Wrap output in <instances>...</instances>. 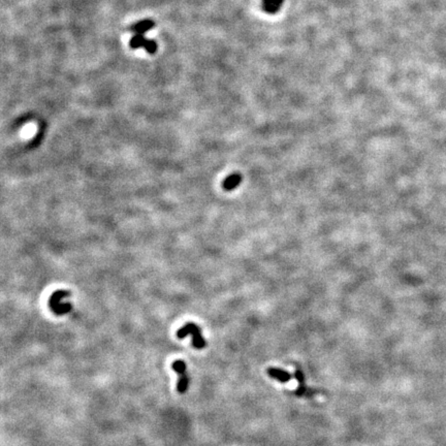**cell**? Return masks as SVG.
I'll list each match as a JSON object with an SVG mask.
<instances>
[{
  "instance_id": "obj_1",
  "label": "cell",
  "mask_w": 446,
  "mask_h": 446,
  "mask_svg": "<svg viewBox=\"0 0 446 446\" xmlns=\"http://www.w3.org/2000/svg\"><path fill=\"white\" fill-rule=\"evenodd\" d=\"M187 335H192L193 340H192V345L196 349H203L206 346V341L204 340L203 336H201V330L200 327L194 323H187L183 327L180 328L177 333V337L180 339L185 338Z\"/></svg>"
},
{
  "instance_id": "obj_2",
  "label": "cell",
  "mask_w": 446,
  "mask_h": 446,
  "mask_svg": "<svg viewBox=\"0 0 446 446\" xmlns=\"http://www.w3.org/2000/svg\"><path fill=\"white\" fill-rule=\"evenodd\" d=\"M70 292L67 290H58L53 293L49 300V306L51 310L57 315H63L68 313L71 310V305L69 303L61 304V300L66 296H69Z\"/></svg>"
},
{
  "instance_id": "obj_3",
  "label": "cell",
  "mask_w": 446,
  "mask_h": 446,
  "mask_svg": "<svg viewBox=\"0 0 446 446\" xmlns=\"http://www.w3.org/2000/svg\"><path fill=\"white\" fill-rule=\"evenodd\" d=\"M173 369L179 374V382H178V391L180 394H184L188 386V378L186 375V365L183 360H176L172 365Z\"/></svg>"
},
{
  "instance_id": "obj_4",
  "label": "cell",
  "mask_w": 446,
  "mask_h": 446,
  "mask_svg": "<svg viewBox=\"0 0 446 446\" xmlns=\"http://www.w3.org/2000/svg\"><path fill=\"white\" fill-rule=\"evenodd\" d=\"M242 175L240 173H233L225 178L224 181L222 183V187L226 191H231L236 189L242 182Z\"/></svg>"
},
{
  "instance_id": "obj_5",
  "label": "cell",
  "mask_w": 446,
  "mask_h": 446,
  "mask_svg": "<svg viewBox=\"0 0 446 446\" xmlns=\"http://www.w3.org/2000/svg\"><path fill=\"white\" fill-rule=\"evenodd\" d=\"M268 374L272 377L277 379L280 382H283V383H286V382H289L291 379V374L288 373L287 371L281 370L278 368H269L268 369Z\"/></svg>"
},
{
  "instance_id": "obj_6",
  "label": "cell",
  "mask_w": 446,
  "mask_h": 446,
  "mask_svg": "<svg viewBox=\"0 0 446 446\" xmlns=\"http://www.w3.org/2000/svg\"><path fill=\"white\" fill-rule=\"evenodd\" d=\"M283 0H263V8L265 12L274 14L278 12L282 6Z\"/></svg>"
},
{
  "instance_id": "obj_7",
  "label": "cell",
  "mask_w": 446,
  "mask_h": 446,
  "mask_svg": "<svg viewBox=\"0 0 446 446\" xmlns=\"http://www.w3.org/2000/svg\"><path fill=\"white\" fill-rule=\"evenodd\" d=\"M153 26H154V23L152 22V21L145 20V21H142V22L136 23L131 28V30L133 31V32H135V34H144L146 31L150 30Z\"/></svg>"
},
{
  "instance_id": "obj_8",
  "label": "cell",
  "mask_w": 446,
  "mask_h": 446,
  "mask_svg": "<svg viewBox=\"0 0 446 446\" xmlns=\"http://www.w3.org/2000/svg\"><path fill=\"white\" fill-rule=\"evenodd\" d=\"M146 41H147V38L144 36V34H135L130 39V47L133 49L144 48Z\"/></svg>"
},
{
  "instance_id": "obj_9",
  "label": "cell",
  "mask_w": 446,
  "mask_h": 446,
  "mask_svg": "<svg viewBox=\"0 0 446 446\" xmlns=\"http://www.w3.org/2000/svg\"><path fill=\"white\" fill-rule=\"evenodd\" d=\"M144 48L146 49V51L148 53H150V54H153V53H155L156 50H157V45H156V42L153 39H147Z\"/></svg>"
},
{
  "instance_id": "obj_10",
  "label": "cell",
  "mask_w": 446,
  "mask_h": 446,
  "mask_svg": "<svg viewBox=\"0 0 446 446\" xmlns=\"http://www.w3.org/2000/svg\"><path fill=\"white\" fill-rule=\"evenodd\" d=\"M294 377L296 379V381L299 382L300 385H304V374H303V372L301 370H296L295 371V373H294Z\"/></svg>"
}]
</instances>
